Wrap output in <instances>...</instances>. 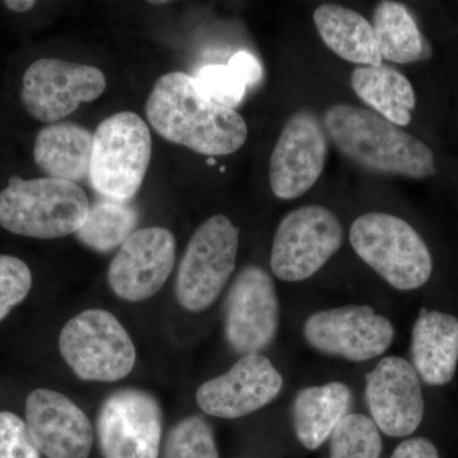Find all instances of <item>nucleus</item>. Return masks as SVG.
I'll return each instance as SVG.
<instances>
[{
  "label": "nucleus",
  "mask_w": 458,
  "mask_h": 458,
  "mask_svg": "<svg viewBox=\"0 0 458 458\" xmlns=\"http://www.w3.org/2000/svg\"><path fill=\"white\" fill-rule=\"evenodd\" d=\"M146 114L164 140L199 155H232L242 148L249 135L240 114L208 98L195 78L182 72H172L157 80L148 98Z\"/></svg>",
  "instance_id": "1"
},
{
  "label": "nucleus",
  "mask_w": 458,
  "mask_h": 458,
  "mask_svg": "<svg viewBox=\"0 0 458 458\" xmlns=\"http://www.w3.org/2000/svg\"><path fill=\"white\" fill-rule=\"evenodd\" d=\"M322 123L340 152L367 170L411 179L437 174L429 146L373 111L336 104L327 108Z\"/></svg>",
  "instance_id": "2"
},
{
  "label": "nucleus",
  "mask_w": 458,
  "mask_h": 458,
  "mask_svg": "<svg viewBox=\"0 0 458 458\" xmlns=\"http://www.w3.org/2000/svg\"><path fill=\"white\" fill-rule=\"evenodd\" d=\"M89 208L77 183L13 176L0 191V227L18 236L55 240L77 233Z\"/></svg>",
  "instance_id": "3"
},
{
  "label": "nucleus",
  "mask_w": 458,
  "mask_h": 458,
  "mask_svg": "<svg viewBox=\"0 0 458 458\" xmlns=\"http://www.w3.org/2000/svg\"><path fill=\"white\" fill-rule=\"evenodd\" d=\"M349 241L361 260L399 291H415L433 273L429 247L408 222L393 214L369 212L352 222Z\"/></svg>",
  "instance_id": "4"
},
{
  "label": "nucleus",
  "mask_w": 458,
  "mask_h": 458,
  "mask_svg": "<svg viewBox=\"0 0 458 458\" xmlns=\"http://www.w3.org/2000/svg\"><path fill=\"white\" fill-rule=\"evenodd\" d=\"M152 158V137L140 114H111L93 132L89 182L110 200L129 201L146 179Z\"/></svg>",
  "instance_id": "5"
},
{
  "label": "nucleus",
  "mask_w": 458,
  "mask_h": 458,
  "mask_svg": "<svg viewBox=\"0 0 458 458\" xmlns=\"http://www.w3.org/2000/svg\"><path fill=\"white\" fill-rule=\"evenodd\" d=\"M59 351L74 375L89 382L122 381L137 361L131 335L106 310H86L69 319L60 331Z\"/></svg>",
  "instance_id": "6"
},
{
  "label": "nucleus",
  "mask_w": 458,
  "mask_h": 458,
  "mask_svg": "<svg viewBox=\"0 0 458 458\" xmlns=\"http://www.w3.org/2000/svg\"><path fill=\"white\" fill-rule=\"evenodd\" d=\"M240 229L225 216H213L190 238L176 278L183 309L201 312L221 295L236 267Z\"/></svg>",
  "instance_id": "7"
},
{
  "label": "nucleus",
  "mask_w": 458,
  "mask_h": 458,
  "mask_svg": "<svg viewBox=\"0 0 458 458\" xmlns=\"http://www.w3.org/2000/svg\"><path fill=\"white\" fill-rule=\"evenodd\" d=\"M344 229L335 213L307 205L286 214L271 246L270 267L283 282L311 278L339 251Z\"/></svg>",
  "instance_id": "8"
},
{
  "label": "nucleus",
  "mask_w": 458,
  "mask_h": 458,
  "mask_svg": "<svg viewBox=\"0 0 458 458\" xmlns=\"http://www.w3.org/2000/svg\"><path fill=\"white\" fill-rule=\"evenodd\" d=\"M104 458H159L164 414L148 391L126 387L108 394L98 415Z\"/></svg>",
  "instance_id": "9"
},
{
  "label": "nucleus",
  "mask_w": 458,
  "mask_h": 458,
  "mask_svg": "<svg viewBox=\"0 0 458 458\" xmlns=\"http://www.w3.org/2000/svg\"><path fill=\"white\" fill-rule=\"evenodd\" d=\"M106 84V77L96 66L42 57L23 74L21 98L33 119L55 123L81 104L101 98Z\"/></svg>",
  "instance_id": "10"
},
{
  "label": "nucleus",
  "mask_w": 458,
  "mask_h": 458,
  "mask_svg": "<svg viewBox=\"0 0 458 458\" xmlns=\"http://www.w3.org/2000/svg\"><path fill=\"white\" fill-rule=\"evenodd\" d=\"M327 138L324 123L309 108L289 117L270 158V188L276 198L294 200L318 182L327 165Z\"/></svg>",
  "instance_id": "11"
},
{
  "label": "nucleus",
  "mask_w": 458,
  "mask_h": 458,
  "mask_svg": "<svg viewBox=\"0 0 458 458\" xmlns=\"http://www.w3.org/2000/svg\"><path fill=\"white\" fill-rule=\"evenodd\" d=\"M303 335L316 351L352 361L384 354L394 339L393 324L369 306L352 304L312 313Z\"/></svg>",
  "instance_id": "12"
},
{
  "label": "nucleus",
  "mask_w": 458,
  "mask_h": 458,
  "mask_svg": "<svg viewBox=\"0 0 458 458\" xmlns=\"http://www.w3.org/2000/svg\"><path fill=\"white\" fill-rule=\"evenodd\" d=\"M225 334L231 348L242 355L259 354L276 339L279 301L267 271L249 265L238 273L225 300Z\"/></svg>",
  "instance_id": "13"
},
{
  "label": "nucleus",
  "mask_w": 458,
  "mask_h": 458,
  "mask_svg": "<svg viewBox=\"0 0 458 458\" xmlns=\"http://www.w3.org/2000/svg\"><path fill=\"white\" fill-rule=\"evenodd\" d=\"M176 240L167 228L138 229L111 260L107 282L126 302H141L158 293L170 278Z\"/></svg>",
  "instance_id": "14"
},
{
  "label": "nucleus",
  "mask_w": 458,
  "mask_h": 458,
  "mask_svg": "<svg viewBox=\"0 0 458 458\" xmlns=\"http://www.w3.org/2000/svg\"><path fill=\"white\" fill-rule=\"evenodd\" d=\"M283 377L269 358L242 355L223 375L204 382L195 399L205 414L221 419L247 417L269 405L282 391Z\"/></svg>",
  "instance_id": "15"
},
{
  "label": "nucleus",
  "mask_w": 458,
  "mask_h": 458,
  "mask_svg": "<svg viewBox=\"0 0 458 458\" xmlns=\"http://www.w3.org/2000/svg\"><path fill=\"white\" fill-rule=\"evenodd\" d=\"M373 423L388 437H408L420 427L426 403L420 378L410 361L386 357L366 376Z\"/></svg>",
  "instance_id": "16"
},
{
  "label": "nucleus",
  "mask_w": 458,
  "mask_h": 458,
  "mask_svg": "<svg viewBox=\"0 0 458 458\" xmlns=\"http://www.w3.org/2000/svg\"><path fill=\"white\" fill-rule=\"evenodd\" d=\"M26 426L47 458H89L95 434L86 412L69 397L49 388L29 394Z\"/></svg>",
  "instance_id": "17"
},
{
  "label": "nucleus",
  "mask_w": 458,
  "mask_h": 458,
  "mask_svg": "<svg viewBox=\"0 0 458 458\" xmlns=\"http://www.w3.org/2000/svg\"><path fill=\"white\" fill-rule=\"evenodd\" d=\"M412 367L429 386L450 384L458 366V318L421 309L411 334Z\"/></svg>",
  "instance_id": "18"
},
{
  "label": "nucleus",
  "mask_w": 458,
  "mask_h": 458,
  "mask_svg": "<svg viewBox=\"0 0 458 458\" xmlns=\"http://www.w3.org/2000/svg\"><path fill=\"white\" fill-rule=\"evenodd\" d=\"M93 134L80 123H49L33 147L36 165L51 179L77 183L89 179Z\"/></svg>",
  "instance_id": "19"
},
{
  "label": "nucleus",
  "mask_w": 458,
  "mask_h": 458,
  "mask_svg": "<svg viewBox=\"0 0 458 458\" xmlns=\"http://www.w3.org/2000/svg\"><path fill=\"white\" fill-rule=\"evenodd\" d=\"M352 391L343 382L301 390L293 403L294 432L307 450H318L349 414Z\"/></svg>",
  "instance_id": "20"
},
{
  "label": "nucleus",
  "mask_w": 458,
  "mask_h": 458,
  "mask_svg": "<svg viewBox=\"0 0 458 458\" xmlns=\"http://www.w3.org/2000/svg\"><path fill=\"white\" fill-rule=\"evenodd\" d=\"M319 38L337 56L360 66L382 64L372 23L339 4H321L313 12Z\"/></svg>",
  "instance_id": "21"
},
{
  "label": "nucleus",
  "mask_w": 458,
  "mask_h": 458,
  "mask_svg": "<svg viewBox=\"0 0 458 458\" xmlns=\"http://www.w3.org/2000/svg\"><path fill=\"white\" fill-rule=\"evenodd\" d=\"M351 83L358 98L387 122L403 128L411 123L417 105L414 89L408 78L393 66H357Z\"/></svg>",
  "instance_id": "22"
},
{
  "label": "nucleus",
  "mask_w": 458,
  "mask_h": 458,
  "mask_svg": "<svg viewBox=\"0 0 458 458\" xmlns=\"http://www.w3.org/2000/svg\"><path fill=\"white\" fill-rule=\"evenodd\" d=\"M373 31L382 60L410 64L427 56V41L414 17L401 3H378L373 14Z\"/></svg>",
  "instance_id": "23"
},
{
  "label": "nucleus",
  "mask_w": 458,
  "mask_h": 458,
  "mask_svg": "<svg viewBox=\"0 0 458 458\" xmlns=\"http://www.w3.org/2000/svg\"><path fill=\"white\" fill-rule=\"evenodd\" d=\"M140 216L129 201L104 199L89 208V216L75 237L84 246L101 254L120 249L134 233Z\"/></svg>",
  "instance_id": "24"
},
{
  "label": "nucleus",
  "mask_w": 458,
  "mask_h": 458,
  "mask_svg": "<svg viewBox=\"0 0 458 458\" xmlns=\"http://www.w3.org/2000/svg\"><path fill=\"white\" fill-rule=\"evenodd\" d=\"M330 452V458H381V434L372 419L348 414L331 434Z\"/></svg>",
  "instance_id": "25"
},
{
  "label": "nucleus",
  "mask_w": 458,
  "mask_h": 458,
  "mask_svg": "<svg viewBox=\"0 0 458 458\" xmlns=\"http://www.w3.org/2000/svg\"><path fill=\"white\" fill-rule=\"evenodd\" d=\"M162 458H219L212 428L199 415L182 419L168 433Z\"/></svg>",
  "instance_id": "26"
},
{
  "label": "nucleus",
  "mask_w": 458,
  "mask_h": 458,
  "mask_svg": "<svg viewBox=\"0 0 458 458\" xmlns=\"http://www.w3.org/2000/svg\"><path fill=\"white\" fill-rule=\"evenodd\" d=\"M194 78L203 95L222 106L236 107L245 98V82L228 64L203 66Z\"/></svg>",
  "instance_id": "27"
},
{
  "label": "nucleus",
  "mask_w": 458,
  "mask_h": 458,
  "mask_svg": "<svg viewBox=\"0 0 458 458\" xmlns=\"http://www.w3.org/2000/svg\"><path fill=\"white\" fill-rule=\"evenodd\" d=\"M31 288L29 265L14 256L0 255V321L25 301Z\"/></svg>",
  "instance_id": "28"
},
{
  "label": "nucleus",
  "mask_w": 458,
  "mask_h": 458,
  "mask_svg": "<svg viewBox=\"0 0 458 458\" xmlns=\"http://www.w3.org/2000/svg\"><path fill=\"white\" fill-rule=\"evenodd\" d=\"M0 458H41L25 421L13 412L0 411Z\"/></svg>",
  "instance_id": "29"
},
{
  "label": "nucleus",
  "mask_w": 458,
  "mask_h": 458,
  "mask_svg": "<svg viewBox=\"0 0 458 458\" xmlns=\"http://www.w3.org/2000/svg\"><path fill=\"white\" fill-rule=\"evenodd\" d=\"M228 65L236 72L247 87L255 86L262 78L260 62L247 51H238L234 54L229 60Z\"/></svg>",
  "instance_id": "30"
},
{
  "label": "nucleus",
  "mask_w": 458,
  "mask_h": 458,
  "mask_svg": "<svg viewBox=\"0 0 458 458\" xmlns=\"http://www.w3.org/2000/svg\"><path fill=\"white\" fill-rule=\"evenodd\" d=\"M391 458H439V454L429 439L417 437L401 442Z\"/></svg>",
  "instance_id": "31"
},
{
  "label": "nucleus",
  "mask_w": 458,
  "mask_h": 458,
  "mask_svg": "<svg viewBox=\"0 0 458 458\" xmlns=\"http://www.w3.org/2000/svg\"><path fill=\"white\" fill-rule=\"evenodd\" d=\"M4 5L14 13H26L35 7L36 2L35 0H7Z\"/></svg>",
  "instance_id": "32"
},
{
  "label": "nucleus",
  "mask_w": 458,
  "mask_h": 458,
  "mask_svg": "<svg viewBox=\"0 0 458 458\" xmlns=\"http://www.w3.org/2000/svg\"><path fill=\"white\" fill-rule=\"evenodd\" d=\"M165 3H168V2H165V0H159V2H155V0H152V2H149V4L162 5V4H165Z\"/></svg>",
  "instance_id": "33"
}]
</instances>
